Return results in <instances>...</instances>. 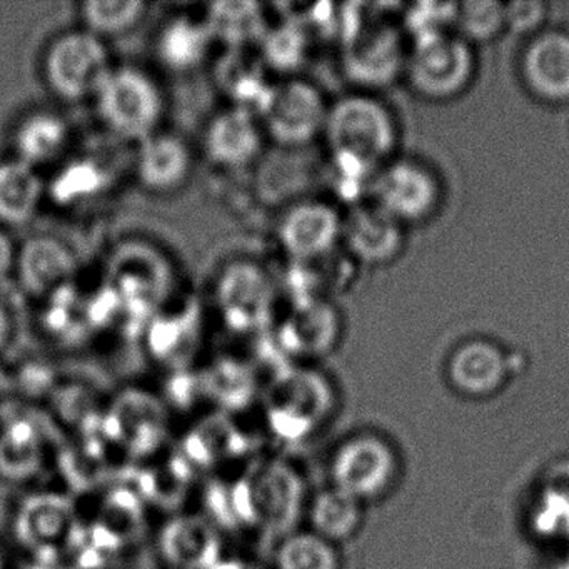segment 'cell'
<instances>
[{
    "mask_svg": "<svg viewBox=\"0 0 569 569\" xmlns=\"http://www.w3.org/2000/svg\"><path fill=\"white\" fill-rule=\"evenodd\" d=\"M329 106L318 88L305 81L272 86L259 118L278 144L301 148L325 132Z\"/></svg>",
    "mask_w": 569,
    "mask_h": 569,
    "instance_id": "52a82bcc",
    "label": "cell"
},
{
    "mask_svg": "<svg viewBox=\"0 0 569 569\" xmlns=\"http://www.w3.org/2000/svg\"><path fill=\"white\" fill-rule=\"evenodd\" d=\"M214 41L224 42L229 48L239 49L262 41L268 26L261 6L256 2H218L209 8L206 18Z\"/></svg>",
    "mask_w": 569,
    "mask_h": 569,
    "instance_id": "484cf974",
    "label": "cell"
},
{
    "mask_svg": "<svg viewBox=\"0 0 569 569\" xmlns=\"http://www.w3.org/2000/svg\"><path fill=\"white\" fill-rule=\"evenodd\" d=\"M398 456L386 439L359 435L339 446L332 456V488L362 505L385 498L398 479Z\"/></svg>",
    "mask_w": 569,
    "mask_h": 569,
    "instance_id": "8992f818",
    "label": "cell"
},
{
    "mask_svg": "<svg viewBox=\"0 0 569 569\" xmlns=\"http://www.w3.org/2000/svg\"><path fill=\"white\" fill-rule=\"evenodd\" d=\"M264 61L276 71L298 69L308 54V34L298 21H289L266 32L261 41Z\"/></svg>",
    "mask_w": 569,
    "mask_h": 569,
    "instance_id": "f546056e",
    "label": "cell"
},
{
    "mask_svg": "<svg viewBox=\"0 0 569 569\" xmlns=\"http://www.w3.org/2000/svg\"><path fill=\"white\" fill-rule=\"evenodd\" d=\"M548 18L546 6L541 2H511L505 4L506 29L519 36H536Z\"/></svg>",
    "mask_w": 569,
    "mask_h": 569,
    "instance_id": "d6a6232c",
    "label": "cell"
},
{
    "mask_svg": "<svg viewBox=\"0 0 569 569\" xmlns=\"http://www.w3.org/2000/svg\"><path fill=\"white\" fill-rule=\"evenodd\" d=\"M475 72L472 44L455 31L408 41L405 74L412 89L425 98L432 101L458 98L471 84Z\"/></svg>",
    "mask_w": 569,
    "mask_h": 569,
    "instance_id": "3957f363",
    "label": "cell"
},
{
    "mask_svg": "<svg viewBox=\"0 0 569 569\" xmlns=\"http://www.w3.org/2000/svg\"><path fill=\"white\" fill-rule=\"evenodd\" d=\"M276 569H341V558L332 542L315 532H291L276 549Z\"/></svg>",
    "mask_w": 569,
    "mask_h": 569,
    "instance_id": "83f0119b",
    "label": "cell"
},
{
    "mask_svg": "<svg viewBox=\"0 0 569 569\" xmlns=\"http://www.w3.org/2000/svg\"><path fill=\"white\" fill-rule=\"evenodd\" d=\"M506 29L505 4L465 2L456 11L455 32L469 44L489 42Z\"/></svg>",
    "mask_w": 569,
    "mask_h": 569,
    "instance_id": "4dcf8cb0",
    "label": "cell"
},
{
    "mask_svg": "<svg viewBox=\"0 0 569 569\" xmlns=\"http://www.w3.org/2000/svg\"><path fill=\"white\" fill-rule=\"evenodd\" d=\"M42 465V441L28 421H12L0 431V476L9 481L29 478Z\"/></svg>",
    "mask_w": 569,
    "mask_h": 569,
    "instance_id": "4316f807",
    "label": "cell"
},
{
    "mask_svg": "<svg viewBox=\"0 0 569 569\" xmlns=\"http://www.w3.org/2000/svg\"><path fill=\"white\" fill-rule=\"evenodd\" d=\"M458 4H418L405 16L406 34L418 39L439 32L455 31Z\"/></svg>",
    "mask_w": 569,
    "mask_h": 569,
    "instance_id": "1f68e13d",
    "label": "cell"
},
{
    "mask_svg": "<svg viewBox=\"0 0 569 569\" xmlns=\"http://www.w3.org/2000/svg\"><path fill=\"white\" fill-rule=\"evenodd\" d=\"M68 142L69 128L61 116L32 112L16 128V159L38 169V166L56 161L68 148Z\"/></svg>",
    "mask_w": 569,
    "mask_h": 569,
    "instance_id": "603a6c76",
    "label": "cell"
},
{
    "mask_svg": "<svg viewBox=\"0 0 569 569\" xmlns=\"http://www.w3.org/2000/svg\"><path fill=\"white\" fill-rule=\"evenodd\" d=\"M521 76L541 101L569 102V32L542 29L532 36L522 51Z\"/></svg>",
    "mask_w": 569,
    "mask_h": 569,
    "instance_id": "8fae6325",
    "label": "cell"
},
{
    "mask_svg": "<svg viewBox=\"0 0 569 569\" xmlns=\"http://www.w3.org/2000/svg\"><path fill=\"white\" fill-rule=\"evenodd\" d=\"M212 41L214 39L206 21L178 18L164 26L156 49L166 68L176 72H186L202 64Z\"/></svg>",
    "mask_w": 569,
    "mask_h": 569,
    "instance_id": "cb8c5ba5",
    "label": "cell"
},
{
    "mask_svg": "<svg viewBox=\"0 0 569 569\" xmlns=\"http://www.w3.org/2000/svg\"><path fill=\"white\" fill-rule=\"evenodd\" d=\"M12 395V379L0 368V415H4Z\"/></svg>",
    "mask_w": 569,
    "mask_h": 569,
    "instance_id": "e575fe53",
    "label": "cell"
},
{
    "mask_svg": "<svg viewBox=\"0 0 569 569\" xmlns=\"http://www.w3.org/2000/svg\"><path fill=\"white\" fill-rule=\"evenodd\" d=\"M16 259H18V252L11 238L0 229V282L11 274L12 269L16 268Z\"/></svg>",
    "mask_w": 569,
    "mask_h": 569,
    "instance_id": "836d02e7",
    "label": "cell"
},
{
    "mask_svg": "<svg viewBox=\"0 0 569 569\" xmlns=\"http://www.w3.org/2000/svg\"><path fill=\"white\" fill-rule=\"evenodd\" d=\"M509 359L488 339H471L455 349L448 362L452 388L468 398H489L508 381Z\"/></svg>",
    "mask_w": 569,
    "mask_h": 569,
    "instance_id": "5bb4252c",
    "label": "cell"
},
{
    "mask_svg": "<svg viewBox=\"0 0 569 569\" xmlns=\"http://www.w3.org/2000/svg\"><path fill=\"white\" fill-rule=\"evenodd\" d=\"M112 69L104 41L86 29L59 36L46 52V82L64 101L94 99Z\"/></svg>",
    "mask_w": 569,
    "mask_h": 569,
    "instance_id": "5b68a950",
    "label": "cell"
},
{
    "mask_svg": "<svg viewBox=\"0 0 569 569\" xmlns=\"http://www.w3.org/2000/svg\"><path fill=\"white\" fill-rule=\"evenodd\" d=\"M252 515L274 535L295 532L302 509V481L291 466L271 462L262 466L251 485Z\"/></svg>",
    "mask_w": 569,
    "mask_h": 569,
    "instance_id": "7c38bea8",
    "label": "cell"
},
{
    "mask_svg": "<svg viewBox=\"0 0 569 569\" xmlns=\"http://www.w3.org/2000/svg\"><path fill=\"white\" fill-rule=\"evenodd\" d=\"M161 552L176 569H211L221 561V538L202 516L184 515L171 519L162 529Z\"/></svg>",
    "mask_w": 569,
    "mask_h": 569,
    "instance_id": "d6986e66",
    "label": "cell"
},
{
    "mask_svg": "<svg viewBox=\"0 0 569 569\" xmlns=\"http://www.w3.org/2000/svg\"><path fill=\"white\" fill-rule=\"evenodd\" d=\"M345 218L326 202L295 206L279 226V241L286 254L308 262L325 258L342 241Z\"/></svg>",
    "mask_w": 569,
    "mask_h": 569,
    "instance_id": "30bf717a",
    "label": "cell"
},
{
    "mask_svg": "<svg viewBox=\"0 0 569 569\" xmlns=\"http://www.w3.org/2000/svg\"><path fill=\"white\" fill-rule=\"evenodd\" d=\"M371 191V202L402 226L425 221L441 201V184L435 172L412 159L382 166L372 179Z\"/></svg>",
    "mask_w": 569,
    "mask_h": 569,
    "instance_id": "ba28073f",
    "label": "cell"
},
{
    "mask_svg": "<svg viewBox=\"0 0 569 569\" xmlns=\"http://www.w3.org/2000/svg\"><path fill=\"white\" fill-rule=\"evenodd\" d=\"M339 174L355 182L378 174L398 148V122L385 102L351 94L329 106L325 132Z\"/></svg>",
    "mask_w": 569,
    "mask_h": 569,
    "instance_id": "6da1fadb",
    "label": "cell"
},
{
    "mask_svg": "<svg viewBox=\"0 0 569 569\" xmlns=\"http://www.w3.org/2000/svg\"><path fill=\"white\" fill-rule=\"evenodd\" d=\"M405 226L378 208L375 202L359 204L345 218L342 241L351 254L365 264H388L405 246Z\"/></svg>",
    "mask_w": 569,
    "mask_h": 569,
    "instance_id": "2e32d148",
    "label": "cell"
},
{
    "mask_svg": "<svg viewBox=\"0 0 569 569\" xmlns=\"http://www.w3.org/2000/svg\"><path fill=\"white\" fill-rule=\"evenodd\" d=\"M16 269L29 295H56L74 278L76 259L71 249L59 239L36 236L18 252Z\"/></svg>",
    "mask_w": 569,
    "mask_h": 569,
    "instance_id": "ac0fdd59",
    "label": "cell"
},
{
    "mask_svg": "<svg viewBox=\"0 0 569 569\" xmlns=\"http://www.w3.org/2000/svg\"><path fill=\"white\" fill-rule=\"evenodd\" d=\"M336 399L331 382L315 369L282 372L266 396L269 428L286 442L305 441L331 416Z\"/></svg>",
    "mask_w": 569,
    "mask_h": 569,
    "instance_id": "7a4b0ae2",
    "label": "cell"
},
{
    "mask_svg": "<svg viewBox=\"0 0 569 569\" xmlns=\"http://www.w3.org/2000/svg\"><path fill=\"white\" fill-rule=\"evenodd\" d=\"M148 4L142 0H89L82 4L86 31L98 38L124 34L144 18Z\"/></svg>",
    "mask_w": 569,
    "mask_h": 569,
    "instance_id": "f1b7e54d",
    "label": "cell"
},
{
    "mask_svg": "<svg viewBox=\"0 0 569 569\" xmlns=\"http://www.w3.org/2000/svg\"><path fill=\"white\" fill-rule=\"evenodd\" d=\"M211 569H264L251 561H242V559H221L216 562Z\"/></svg>",
    "mask_w": 569,
    "mask_h": 569,
    "instance_id": "d590c367",
    "label": "cell"
},
{
    "mask_svg": "<svg viewBox=\"0 0 569 569\" xmlns=\"http://www.w3.org/2000/svg\"><path fill=\"white\" fill-rule=\"evenodd\" d=\"M406 61L408 42L392 26L362 24L346 41L345 71L361 88H388L405 74Z\"/></svg>",
    "mask_w": 569,
    "mask_h": 569,
    "instance_id": "9c48e42d",
    "label": "cell"
},
{
    "mask_svg": "<svg viewBox=\"0 0 569 569\" xmlns=\"http://www.w3.org/2000/svg\"><path fill=\"white\" fill-rule=\"evenodd\" d=\"M204 148L209 159L222 168H242L258 158L262 148V126L248 109L219 112L206 129Z\"/></svg>",
    "mask_w": 569,
    "mask_h": 569,
    "instance_id": "e0dca14e",
    "label": "cell"
},
{
    "mask_svg": "<svg viewBox=\"0 0 569 569\" xmlns=\"http://www.w3.org/2000/svg\"><path fill=\"white\" fill-rule=\"evenodd\" d=\"M9 336H11V318H9V312L4 305H0V349L4 348Z\"/></svg>",
    "mask_w": 569,
    "mask_h": 569,
    "instance_id": "8d00e7d4",
    "label": "cell"
},
{
    "mask_svg": "<svg viewBox=\"0 0 569 569\" xmlns=\"http://www.w3.org/2000/svg\"><path fill=\"white\" fill-rule=\"evenodd\" d=\"M219 308L234 329H256L271 312V282L252 264H232L219 279Z\"/></svg>",
    "mask_w": 569,
    "mask_h": 569,
    "instance_id": "9a60e30c",
    "label": "cell"
},
{
    "mask_svg": "<svg viewBox=\"0 0 569 569\" xmlns=\"http://www.w3.org/2000/svg\"><path fill=\"white\" fill-rule=\"evenodd\" d=\"M94 101L102 124L129 141L142 142L154 136L164 114L161 89L134 68L112 69Z\"/></svg>",
    "mask_w": 569,
    "mask_h": 569,
    "instance_id": "277c9868",
    "label": "cell"
},
{
    "mask_svg": "<svg viewBox=\"0 0 569 569\" xmlns=\"http://www.w3.org/2000/svg\"><path fill=\"white\" fill-rule=\"evenodd\" d=\"M192 159L188 144L178 136L158 134L141 142L138 178L148 191L169 194L186 184Z\"/></svg>",
    "mask_w": 569,
    "mask_h": 569,
    "instance_id": "ffe728a7",
    "label": "cell"
},
{
    "mask_svg": "<svg viewBox=\"0 0 569 569\" xmlns=\"http://www.w3.org/2000/svg\"><path fill=\"white\" fill-rule=\"evenodd\" d=\"M44 198V184L38 169L19 159L0 162V222L29 224Z\"/></svg>",
    "mask_w": 569,
    "mask_h": 569,
    "instance_id": "7402d4cb",
    "label": "cell"
},
{
    "mask_svg": "<svg viewBox=\"0 0 569 569\" xmlns=\"http://www.w3.org/2000/svg\"><path fill=\"white\" fill-rule=\"evenodd\" d=\"M339 329L341 325L331 306L318 299H306L292 312L282 335L289 351L316 358L335 348Z\"/></svg>",
    "mask_w": 569,
    "mask_h": 569,
    "instance_id": "44dd1931",
    "label": "cell"
},
{
    "mask_svg": "<svg viewBox=\"0 0 569 569\" xmlns=\"http://www.w3.org/2000/svg\"><path fill=\"white\" fill-rule=\"evenodd\" d=\"M309 519L315 535L338 545L358 535L365 521V505L331 486L316 496Z\"/></svg>",
    "mask_w": 569,
    "mask_h": 569,
    "instance_id": "d4e9b609",
    "label": "cell"
},
{
    "mask_svg": "<svg viewBox=\"0 0 569 569\" xmlns=\"http://www.w3.org/2000/svg\"><path fill=\"white\" fill-rule=\"evenodd\" d=\"M14 526L22 546L36 552L52 551L71 541L76 532L74 506L58 492H39L19 506Z\"/></svg>",
    "mask_w": 569,
    "mask_h": 569,
    "instance_id": "4fadbf2b",
    "label": "cell"
}]
</instances>
